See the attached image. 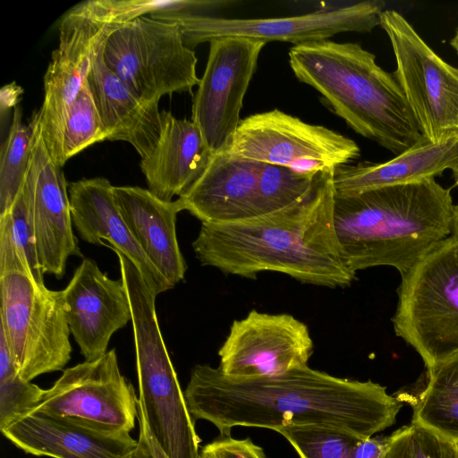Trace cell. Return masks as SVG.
I'll return each instance as SVG.
<instances>
[{"instance_id": "1", "label": "cell", "mask_w": 458, "mask_h": 458, "mask_svg": "<svg viewBox=\"0 0 458 458\" xmlns=\"http://www.w3.org/2000/svg\"><path fill=\"white\" fill-rule=\"evenodd\" d=\"M183 393L194 421L212 423L220 437L231 436L238 426L277 431L288 425H323L367 438L392 426L403 406L377 383L335 377L308 365L245 378L199 364Z\"/></svg>"}, {"instance_id": "2", "label": "cell", "mask_w": 458, "mask_h": 458, "mask_svg": "<svg viewBox=\"0 0 458 458\" xmlns=\"http://www.w3.org/2000/svg\"><path fill=\"white\" fill-rule=\"evenodd\" d=\"M334 169L319 172L308 193L283 209L240 221L201 223L192 242L202 266L255 278L264 271L309 284L349 286L347 266L334 222Z\"/></svg>"}, {"instance_id": "3", "label": "cell", "mask_w": 458, "mask_h": 458, "mask_svg": "<svg viewBox=\"0 0 458 458\" xmlns=\"http://www.w3.org/2000/svg\"><path fill=\"white\" fill-rule=\"evenodd\" d=\"M450 188L434 178L335 195L334 222L344 259L357 273L388 266L404 276L451 234Z\"/></svg>"}, {"instance_id": "4", "label": "cell", "mask_w": 458, "mask_h": 458, "mask_svg": "<svg viewBox=\"0 0 458 458\" xmlns=\"http://www.w3.org/2000/svg\"><path fill=\"white\" fill-rule=\"evenodd\" d=\"M289 64L298 81L320 93L355 132L394 156L424 137L394 73L360 44L327 39L293 46Z\"/></svg>"}, {"instance_id": "5", "label": "cell", "mask_w": 458, "mask_h": 458, "mask_svg": "<svg viewBox=\"0 0 458 458\" xmlns=\"http://www.w3.org/2000/svg\"><path fill=\"white\" fill-rule=\"evenodd\" d=\"M165 6V1L88 0L63 15L59 44L44 75L45 96L38 110L45 146L58 166L64 165L62 145L68 113L108 34L120 23Z\"/></svg>"}, {"instance_id": "6", "label": "cell", "mask_w": 458, "mask_h": 458, "mask_svg": "<svg viewBox=\"0 0 458 458\" xmlns=\"http://www.w3.org/2000/svg\"><path fill=\"white\" fill-rule=\"evenodd\" d=\"M392 321L427 370L458 354L457 239L439 242L402 276Z\"/></svg>"}, {"instance_id": "7", "label": "cell", "mask_w": 458, "mask_h": 458, "mask_svg": "<svg viewBox=\"0 0 458 458\" xmlns=\"http://www.w3.org/2000/svg\"><path fill=\"white\" fill-rule=\"evenodd\" d=\"M156 298L149 292L130 296L138 403L168 458H198L200 439L159 328Z\"/></svg>"}, {"instance_id": "8", "label": "cell", "mask_w": 458, "mask_h": 458, "mask_svg": "<svg viewBox=\"0 0 458 458\" xmlns=\"http://www.w3.org/2000/svg\"><path fill=\"white\" fill-rule=\"evenodd\" d=\"M106 65L140 99L158 104L163 96L192 93L199 83L195 51L177 23L147 14L118 24L102 47Z\"/></svg>"}, {"instance_id": "9", "label": "cell", "mask_w": 458, "mask_h": 458, "mask_svg": "<svg viewBox=\"0 0 458 458\" xmlns=\"http://www.w3.org/2000/svg\"><path fill=\"white\" fill-rule=\"evenodd\" d=\"M1 328L14 365L27 381L62 370L72 357L63 290L22 272L0 276Z\"/></svg>"}, {"instance_id": "10", "label": "cell", "mask_w": 458, "mask_h": 458, "mask_svg": "<svg viewBox=\"0 0 458 458\" xmlns=\"http://www.w3.org/2000/svg\"><path fill=\"white\" fill-rule=\"evenodd\" d=\"M380 26L395 57L397 80L421 134L432 142L458 134V68L447 64L395 10H384Z\"/></svg>"}, {"instance_id": "11", "label": "cell", "mask_w": 458, "mask_h": 458, "mask_svg": "<svg viewBox=\"0 0 458 458\" xmlns=\"http://www.w3.org/2000/svg\"><path fill=\"white\" fill-rule=\"evenodd\" d=\"M226 151L309 176L352 163L360 155L352 139L276 108L242 119Z\"/></svg>"}, {"instance_id": "12", "label": "cell", "mask_w": 458, "mask_h": 458, "mask_svg": "<svg viewBox=\"0 0 458 458\" xmlns=\"http://www.w3.org/2000/svg\"><path fill=\"white\" fill-rule=\"evenodd\" d=\"M383 11V2L362 1L301 15L276 18L229 19L165 11L149 15L177 23L184 43L193 49L201 43L226 37L246 38L266 44L282 41L296 46L327 40L342 32H370L380 25Z\"/></svg>"}, {"instance_id": "13", "label": "cell", "mask_w": 458, "mask_h": 458, "mask_svg": "<svg viewBox=\"0 0 458 458\" xmlns=\"http://www.w3.org/2000/svg\"><path fill=\"white\" fill-rule=\"evenodd\" d=\"M33 411L131 433L138 418V398L120 371L115 349H111L98 359L65 369Z\"/></svg>"}, {"instance_id": "14", "label": "cell", "mask_w": 458, "mask_h": 458, "mask_svg": "<svg viewBox=\"0 0 458 458\" xmlns=\"http://www.w3.org/2000/svg\"><path fill=\"white\" fill-rule=\"evenodd\" d=\"M266 43L241 37L211 40L193 96L191 121L212 155L225 151L242 121L244 96Z\"/></svg>"}, {"instance_id": "15", "label": "cell", "mask_w": 458, "mask_h": 458, "mask_svg": "<svg viewBox=\"0 0 458 458\" xmlns=\"http://www.w3.org/2000/svg\"><path fill=\"white\" fill-rule=\"evenodd\" d=\"M313 348L309 328L301 320L252 310L232 323L218 351V368L233 377L276 376L308 365Z\"/></svg>"}, {"instance_id": "16", "label": "cell", "mask_w": 458, "mask_h": 458, "mask_svg": "<svg viewBox=\"0 0 458 458\" xmlns=\"http://www.w3.org/2000/svg\"><path fill=\"white\" fill-rule=\"evenodd\" d=\"M31 156L21 186L31 222L39 265L43 274L60 279L69 257L82 258L72 220L66 182L62 167L49 155L39 127L38 111L34 112Z\"/></svg>"}, {"instance_id": "17", "label": "cell", "mask_w": 458, "mask_h": 458, "mask_svg": "<svg viewBox=\"0 0 458 458\" xmlns=\"http://www.w3.org/2000/svg\"><path fill=\"white\" fill-rule=\"evenodd\" d=\"M63 295L70 332L85 360L105 355L112 335L131 321L123 280L109 278L91 259H83Z\"/></svg>"}, {"instance_id": "18", "label": "cell", "mask_w": 458, "mask_h": 458, "mask_svg": "<svg viewBox=\"0 0 458 458\" xmlns=\"http://www.w3.org/2000/svg\"><path fill=\"white\" fill-rule=\"evenodd\" d=\"M26 454L51 458H131L138 440L77 420L32 411L1 429Z\"/></svg>"}, {"instance_id": "19", "label": "cell", "mask_w": 458, "mask_h": 458, "mask_svg": "<svg viewBox=\"0 0 458 458\" xmlns=\"http://www.w3.org/2000/svg\"><path fill=\"white\" fill-rule=\"evenodd\" d=\"M113 189L104 177L81 179L68 184L72 220L81 239L121 251L157 293L174 288L131 234L115 203Z\"/></svg>"}, {"instance_id": "20", "label": "cell", "mask_w": 458, "mask_h": 458, "mask_svg": "<svg viewBox=\"0 0 458 458\" xmlns=\"http://www.w3.org/2000/svg\"><path fill=\"white\" fill-rule=\"evenodd\" d=\"M262 164L223 151L212 155L208 165L177 199L201 223H227L258 216L257 184Z\"/></svg>"}, {"instance_id": "21", "label": "cell", "mask_w": 458, "mask_h": 458, "mask_svg": "<svg viewBox=\"0 0 458 458\" xmlns=\"http://www.w3.org/2000/svg\"><path fill=\"white\" fill-rule=\"evenodd\" d=\"M118 209L136 242L174 286L185 276L187 265L176 236V217L182 208L177 200L165 201L148 189L114 186Z\"/></svg>"}, {"instance_id": "22", "label": "cell", "mask_w": 458, "mask_h": 458, "mask_svg": "<svg viewBox=\"0 0 458 458\" xmlns=\"http://www.w3.org/2000/svg\"><path fill=\"white\" fill-rule=\"evenodd\" d=\"M104 44V42H103ZM99 47L89 72L87 82L109 140L130 143L146 157L162 131L158 104L139 98L105 64Z\"/></svg>"}, {"instance_id": "23", "label": "cell", "mask_w": 458, "mask_h": 458, "mask_svg": "<svg viewBox=\"0 0 458 458\" xmlns=\"http://www.w3.org/2000/svg\"><path fill=\"white\" fill-rule=\"evenodd\" d=\"M160 137L141 159L148 190L165 201L181 197L201 175L212 154L191 120L177 119L163 110Z\"/></svg>"}, {"instance_id": "24", "label": "cell", "mask_w": 458, "mask_h": 458, "mask_svg": "<svg viewBox=\"0 0 458 458\" xmlns=\"http://www.w3.org/2000/svg\"><path fill=\"white\" fill-rule=\"evenodd\" d=\"M458 161V134L441 142L423 137L406 151L383 163L358 162L334 169L335 195L432 179L452 170Z\"/></svg>"}, {"instance_id": "25", "label": "cell", "mask_w": 458, "mask_h": 458, "mask_svg": "<svg viewBox=\"0 0 458 458\" xmlns=\"http://www.w3.org/2000/svg\"><path fill=\"white\" fill-rule=\"evenodd\" d=\"M412 421L458 443V354L428 370L413 404Z\"/></svg>"}, {"instance_id": "26", "label": "cell", "mask_w": 458, "mask_h": 458, "mask_svg": "<svg viewBox=\"0 0 458 458\" xmlns=\"http://www.w3.org/2000/svg\"><path fill=\"white\" fill-rule=\"evenodd\" d=\"M10 272L25 273L45 284L21 188L8 212L0 216V276Z\"/></svg>"}, {"instance_id": "27", "label": "cell", "mask_w": 458, "mask_h": 458, "mask_svg": "<svg viewBox=\"0 0 458 458\" xmlns=\"http://www.w3.org/2000/svg\"><path fill=\"white\" fill-rule=\"evenodd\" d=\"M33 133V122L24 124L21 110L16 106L1 148L0 216L8 212L22 186L31 156Z\"/></svg>"}, {"instance_id": "28", "label": "cell", "mask_w": 458, "mask_h": 458, "mask_svg": "<svg viewBox=\"0 0 458 458\" xmlns=\"http://www.w3.org/2000/svg\"><path fill=\"white\" fill-rule=\"evenodd\" d=\"M300 458H352L360 439L344 429L323 425H288L277 429Z\"/></svg>"}, {"instance_id": "29", "label": "cell", "mask_w": 458, "mask_h": 458, "mask_svg": "<svg viewBox=\"0 0 458 458\" xmlns=\"http://www.w3.org/2000/svg\"><path fill=\"white\" fill-rule=\"evenodd\" d=\"M44 392L20 375L5 337L0 332V430L14 420L32 412Z\"/></svg>"}, {"instance_id": "30", "label": "cell", "mask_w": 458, "mask_h": 458, "mask_svg": "<svg viewBox=\"0 0 458 458\" xmlns=\"http://www.w3.org/2000/svg\"><path fill=\"white\" fill-rule=\"evenodd\" d=\"M315 176L303 175L285 166L262 164L257 184L258 216L283 209L301 199L311 188Z\"/></svg>"}, {"instance_id": "31", "label": "cell", "mask_w": 458, "mask_h": 458, "mask_svg": "<svg viewBox=\"0 0 458 458\" xmlns=\"http://www.w3.org/2000/svg\"><path fill=\"white\" fill-rule=\"evenodd\" d=\"M107 140L87 80L72 103L63 133V162L89 146Z\"/></svg>"}, {"instance_id": "32", "label": "cell", "mask_w": 458, "mask_h": 458, "mask_svg": "<svg viewBox=\"0 0 458 458\" xmlns=\"http://www.w3.org/2000/svg\"><path fill=\"white\" fill-rule=\"evenodd\" d=\"M386 458H458L456 443L414 421L387 437Z\"/></svg>"}, {"instance_id": "33", "label": "cell", "mask_w": 458, "mask_h": 458, "mask_svg": "<svg viewBox=\"0 0 458 458\" xmlns=\"http://www.w3.org/2000/svg\"><path fill=\"white\" fill-rule=\"evenodd\" d=\"M198 458H268L263 448L249 437H220L199 450Z\"/></svg>"}, {"instance_id": "34", "label": "cell", "mask_w": 458, "mask_h": 458, "mask_svg": "<svg viewBox=\"0 0 458 458\" xmlns=\"http://www.w3.org/2000/svg\"><path fill=\"white\" fill-rule=\"evenodd\" d=\"M137 419L140 427L138 446L131 458H168L150 433L139 403Z\"/></svg>"}, {"instance_id": "35", "label": "cell", "mask_w": 458, "mask_h": 458, "mask_svg": "<svg viewBox=\"0 0 458 458\" xmlns=\"http://www.w3.org/2000/svg\"><path fill=\"white\" fill-rule=\"evenodd\" d=\"M386 437L360 438L354 447L352 458H386Z\"/></svg>"}, {"instance_id": "36", "label": "cell", "mask_w": 458, "mask_h": 458, "mask_svg": "<svg viewBox=\"0 0 458 458\" xmlns=\"http://www.w3.org/2000/svg\"><path fill=\"white\" fill-rule=\"evenodd\" d=\"M21 89L18 88L14 83L5 85L2 89L1 95H2V100L5 101L4 106H1L2 110H4V107L7 106V108H11L12 106L16 107V102L18 100V97L21 94Z\"/></svg>"}, {"instance_id": "37", "label": "cell", "mask_w": 458, "mask_h": 458, "mask_svg": "<svg viewBox=\"0 0 458 458\" xmlns=\"http://www.w3.org/2000/svg\"><path fill=\"white\" fill-rule=\"evenodd\" d=\"M451 236L458 240V205H454L453 210Z\"/></svg>"}, {"instance_id": "38", "label": "cell", "mask_w": 458, "mask_h": 458, "mask_svg": "<svg viewBox=\"0 0 458 458\" xmlns=\"http://www.w3.org/2000/svg\"><path fill=\"white\" fill-rule=\"evenodd\" d=\"M450 45L458 55V28L456 29L454 37L450 40Z\"/></svg>"}, {"instance_id": "39", "label": "cell", "mask_w": 458, "mask_h": 458, "mask_svg": "<svg viewBox=\"0 0 458 458\" xmlns=\"http://www.w3.org/2000/svg\"><path fill=\"white\" fill-rule=\"evenodd\" d=\"M451 171H452L454 181L456 186L458 187V161Z\"/></svg>"}, {"instance_id": "40", "label": "cell", "mask_w": 458, "mask_h": 458, "mask_svg": "<svg viewBox=\"0 0 458 458\" xmlns=\"http://www.w3.org/2000/svg\"><path fill=\"white\" fill-rule=\"evenodd\" d=\"M456 445H457V450H458V443H456Z\"/></svg>"}]
</instances>
